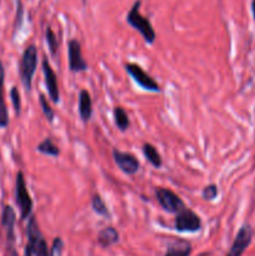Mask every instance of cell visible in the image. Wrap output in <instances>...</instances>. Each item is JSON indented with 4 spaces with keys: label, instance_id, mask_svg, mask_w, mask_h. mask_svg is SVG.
Here are the masks:
<instances>
[{
    "label": "cell",
    "instance_id": "6da1fadb",
    "mask_svg": "<svg viewBox=\"0 0 255 256\" xmlns=\"http://www.w3.org/2000/svg\"><path fill=\"white\" fill-rule=\"evenodd\" d=\"M140 5H142L140 0H136L134 2V5H132V8L126 15V22L130 26L134 28L136 32H140V35L144 38V40L148 44H152L155 42V39H156V32H155L154 28H152L149 19L142 15V12H140Z\"/></svg>",
    "mask_w": 255,
    "mask_h": 256
},
{
    "label": "cell",
    "instance_id": "7a4b0ae2",
    "mask_svg": "<svg viewBox=\"0 0 255 256\" xmlns=\"http://www.w3.org/2000/svg\"><path fill=\"white\" fill-rule=\"evenodd\" d=\"M38 66V49L35 45H29L25 48L19 62V75L22 84L26 92L32 90V76L36 72Z\"/></svg>",
    "mask_w": 255,
    "mask_h": 256
},
{
    "label": "cell",
    "instance_id": "3957f363",
    "mask_svg": "<svg viewBox=\"0 0 255 256\" xmlns=\"http://www.w3.org/2000/svg\"><path fill=\"white\" fill-rule=\"evenodd\" d=\"M15 202L19 208L20 219L22 222L29 219L32 212V200L28 192L24 174L22 172H18L16 179H15Z\"/></svg>",
    "mask_w": 255,
    "mask_h": 256
},
{
    "label": "cell",
    "instance_id": "277c9868",
    "mask_svg": "<svg viewBox=\"0 0 255 256\" xmlns=\"http://www.w3.org/2000/svg\"><path fill=\"white\" fill-rule=\"evenodd\" d=\"M28 234V246L32 250V256H49L48 245L42 238V232L39 229L35 216H30L26 226Z\"/></svg>",
    "mask_w": 255,
    "mask_h": 256
},
{
    "label": "cell",
    "instance_id": "5b68a950",
    "mask_svg": "<svg viewBox=\"0 0 255 256\" xmlns=\"http://www.w3.org/2000/svg\"><path fill=\"white\" fill-rule=\"evenodd\" d=\"M174 228L179 232H198L202 229V219L189 208H184L175 218Z\"/></svg>",
    "mask_w": 255,
    "mask_h": 256
},
{
    "label": "cell",
    "instance_id": "8992f818",
    "mask_svg": "<svg viewBox=\"0 0 255 256\" xmlns=\"http://www.w3.org/2000/svg\"><path fill=\"white\" fill-rule=\"evenodd\" d=\"M125 70L142 89L152 92H159L162 90L160 85L140 65L134 64V62H128V64H125Z\"/></svg>",
    "mask_w": 255,
    "mask_h": 256
},
{
    "label": "cell",
    "instance_id": "52a82bcc",
    "mask_svg": "<svg viewBox=\"0 0 255 256\" xmlns=\"http://www.w3.org/2000/svg\"><path fill=\"white\" fill-rule=\"evenodd\" d=\"M155 196L160 206L169 214H178L185 208L184 202L174 192L166 188H156Z\"/></svg>",
    "mask_w": 255,
    "mask_h": 256
},
{
    "label": "cell",
    "instance_id": "ba28073f",
    "mask_svg": "<svg viewBox=\"0 0 255 256\" xmlns=\"http://www.w3.org/2000/svg\"><path fill=\"white\" fill-rule=\"evenodd\" d=\"M68 60L69 69L72 72H86L89 65L85 62L82 54V45L76 39H72L68 42Z\"/></svg>",
    "mask_w": 255,
    "mask_h": 256
},
{
    "label": "cell",
    "instance_id": "9c48e42d",
    "mask_svg": "<svg viewBox=\"0 0 255 256\" xmlns=\"http://www.w3.org/2000/svg\"><path fill=\"white\" fill-rule=\"evenodd\" d=\"M252 239V229L250 225L245 224L240 228V230L238 232L236 236H235L234 242H232V248L228 252L226 256H242L244 254L245 250L248 249V246L250 245Z\"/></svg>",
    "mask_w": 255,
    "mask_h": 256
},
{
    "label": "cell",
    "instance_id": "30bf717a",
    "mask_svg": "<svg viewBox=\"0 0 255 256\" xmlns=\"http://www.w3.org/2000/svg\"><path fill=\"white\" fill-rule=\"evenodd\" d=\"M112 158H114L115 164L118 165L120 170L126 175H134L139 172L140 162L130 152H120V150H112Z\"/></svg>",
    "mask_w": 255,
    "mask_h": 256
},
{
    "label": "cell",
    "instance_id": "8fae6325",
    "mask_svg": "<svg viewBox=\"0 0 255 256\" xmlns=\"http://www.w3.org/2000/svg\"><path fill=\"white\" fill-rule=\"evenodd\" d=\"M42 72H44L45 85H46L49 99L52 100L54 104H58V102H60V92L59 86H58V78L54 69H52V65H50V62H48L46 58H44V60H42Z\"/></svg>",
    "mask_w": 255,
    "mask_h": 256
},
{
    "label": "cell",
    "instance_id": "7c38bea8",
    "mask_svg": "<svg viewBox=\"0 0 255 256\" xmlns=\"http://www.w3.org/2000/svg\"><path fill=\"white\" fill-rule=\"evenodd\" d=\"M15 222L16 214L10 205H5L2 212V225L6 236V245H15Z\"/></svg>",
    "mask_w": 255,
    "mask_h": 256
},
{
    "label": "cell",
    "instance_id": "4fadbf2b",
    "mask_svg": "<svg viewBox=\"0 0 255 256\" xmlns=\"http://www.w3.org/2000/svg\"><path fill=\"white\" fill-rule=\"evenodd\" d=\"M4 82L5 69L2 62H0V128H2V129L8 128V125H9V112H8V105L5 102Z\"/></svg>",
    "mask_w": 255,
    "mask_h": 256
},
{
    "label": "cell",
    "instance_id": "5bb4252c",
    "mask_svg": "<svg viewBox=\"0 0 255 256\" xmlns=\"http://www.w3.org/2000/svg\"><path fill=\"white\" fill-rule=\"evenodd\" d=\"M79 115L84 122H89L92 115V96L90 92L85 89H82L79 92Z\"/></svg>",
    "mask_w": 255,
    "mask_h": 256
},
{
    "label": "cell",
    "instance_id": "9a60e30c",
    "mask_svg": "<svg viewBox=\"0 0 255 256\" xmlns=\"http://www.w3.org/2000/svg\"><path fill=\"white\" fill-rule=\"evenodd\" d=\"M119 238L120 235L115 228L108 226L99 232V234H98V242H99L100 246L109 248L112 245L116 244L119 242Z\"/></svg>",
    "mask_w": 255,
    "mask_h": 256
},
{
    "label": "cell",
    "instance_id": "2e32d148",
    "mask_svg": "<svg viewBox=\"0 0 255 256\" xmlns=\"http://www.w3.org/2000/svg\"><path fill=\"white\" fill-rule=\"evenodd\" d=\"M142 154H144L145 159L150 162L154 168L160 169L162 165V156H160L159 152L156 150V148L154 145H152L150 142H144L142 145Z\"/></svg>",
    "mask_w": 255,
    "mask_h": 256
},
{
    "label": "cell",
    "instance_id": "e0dca14e",
    "mask_svg": "<svg viewBox=\"0 0 255 256\" xmlns=\"http://www.w3.org/2000/svg\"><path fill=\"white\" fill-rule=\"evenodd\" d=\"M192 252V245L188 242H176L168 248L164 256H189Z\"/></svg>",
    "mask_w": 255,
    "mask_h": 256
},
{
    "label": "cell",
    "instance_id": "ac0fdd59",
    "mask_svg": "<svg viewBox=\"0 0 255 256\" xmlns=\"http://www.w3.org/2000/svg\"><path fill=\"white\" fill-rule=\"evenodd\" d=\"M112 115H114V122L115 125L118 126V129L120 132H126L130 126V120L129 116H128V112H125V109H122V106H116L112 112Z\"/></svg>",
    "mask_w": 255,
    "mask_h": 256
},
{
    "label": "cell",
    "instance_id": "d6986e66",
    "mask_svg": "<svg viewBox=\"0 0 255 256\" xmlns=\"http://www.w3.org/2000/svg\"><path fill=\"white\" fill-rule=\"evenodd\" d=\"M36 152L42 155H48V156L52 158H58L60 155V149L52 142V139H49V138L44 139L39 145H38Z\"/></svg>",
    "mask_w": 255,
    "mask_h": 256
},
{
    "label": "cell",
    "instance_id": "ffe728a7",
    "mask_svg": "<svg viewBox=\"0 0 255 256\" xmlns=\"http://www.w3.org/2000/svg\"><path fill=\"white\" fill-rule=\"evenodd\" d=\"M92 210H94L95 214L100 215V216H102V218L110 216L109 209H108L106 204H105V202L102 199V196H100L99 194H95L94 196H92Z\"/></svg>",
    "mask_w": 255,
    "mask_h": 256
},
{
    "label": "cell",
    "instance_id": "44dd1931",
    "mask_svg": "<svg viewBox=\"0 0 255 256\" xmlns=\"http://www.w3.org/2000/svg\"><path fill=\"white\" fill-rule=\"evenodd\" d=\"M45 36H46V44L49 48V52L52 54V56H55L58 52V46H59V42H58L56 35L52 32V29L50 26L46 28V32H45Z\"/></svg>",
    "mask_w": 255,
    "mask_h": 256
},
{
    "label": "cell",
    "instance_id": "7402d4cb",
    "mask_svg": "<svg viewBox=\"0 0 255 256\" xmlns=\"http://www.w3.org/2000/svg\"><path fill=\"white\" fill-rule=\"evenodd\" d=\"M39 102H40V106H42V112H44V115H45V118H46L48 122H54L55 112H54V110L52 109V106H50L46 96L42 94H40L39 95Z\"/></svg>",
    "mask_w": 255,
    "mask_h": 256
},
{
    "label": "cell",
    "instance_id": "603a6c76",
    "mask_svg": "<svg viewBox=\"0 0 255 256\" xmlns=\"http://www.w3.org/2000/svg\"><path fill=\"white\" fill-rule=\"evenodd\" d=\"M10 98H12V106H14L15 114L19 116L20 112H22V98H20L19 89H18L16 86L12 88V90H10Z\"/></svg>",
    "mask_w": 255,
    "mask_h": 256
},
{
    "label": "cell",
    "instance_id": "cb8c5ba5",
    "mask_svg": "<svg viewBox=\"0 0 255 256\" xmlns=\"http://www.w3.org/2000/svg\"><path fill=\"white\" fill-rule=\"evenodd\" d=\"M218 194H219V190H218L216 185L210 184V185H206V186L202 189V199L206 200V202H212V200L218 196Z\"/></svg>",
    "mask_w": 255,
    "mask_h": 256
},
{
    "label": "cell",
    "instance_id": "d4e9b609",
    "mask_svg": "<svg viewBox=\"0 0 255 256\" xmlns=\"http://www.w3.org/2000/svg\"><path fill=\"white\" fill-rule=\"evenodd\" d=\"M62 250H64V242L62 240V238H55L49 256H62Z\"/></svg>",
    "mask_w": 255,
    "mask_h": 256
},
{
    "label": "cell",
    "instance_id": "484cf974",
    "mask_svg": "<svg viewBox=\"0 0 255 256\" xmlns=\"http://www.w3.org/2000/svg\"><path fill=\"white\" fill-rule=\"evenodd\" d=\"M22 2H19V10H18L16 22H15V30H18V28H19L20 24H22Z\"/></svg>",
    "mask_w": 255,
    "mask_h": 256
},
{
    "label": "cell",
    "instance_id": "4316f807",
    "mask_svg": "<svg viewBox=\"0 0 255 256\" xmlns=\"http://www.w3.org/2000/svg\"><path fill=\"white\" fill-rule=\"evenodd\" d=\"M8 256H18L16 250H15V245H8Z\"/></svg>",
    "mask_w": 255,
    "mask_h": 256
},
{
    "label": "cell",
    "instance_id": "83f0119b",
    "mask_svg": "<svg viewBox=\"0 0 255 256\" xmlns=\"http://www.w3.org/2000/svg\"><path fill=\"white\" fill-rule=\"evenodd\" d=\"M24 256H32V250L29 249V246H28V245H26V248H25Z\"/></svg>",
    "mask_w": 255,
    "mask_h": 256
},
{
    "label": "cell",
    "instance_id": "f1b7e54d",
    "mask_svg": "<svg viewBox=\"0 0 255 256\" xmlns=\"http://www.w3.org/2000/svg\"><path fill=\"white\" fill-rule=\"evenodd\" d=\"M252 15H254V20H255V0H252Z\"/></svg>",
    "mask_w": 255,
    "mask_h": 256
}]
</instances>
